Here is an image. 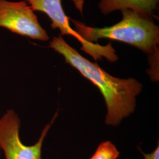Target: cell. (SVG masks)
Masks as SVG:
<instances>
[{
	"label": "cell",
	"mask_w": 159,
	"mask_h": 159,
	"mask_svg": "<svg viewBox=\"0 0 159 159\" xmlns=\"http://www.w3.org/2000/svg\"><path fill=\"white\" fill-rule=\"evenodd\" d=\"M119 156V151L113 143L106 141L98 146L90 159H117Z\"/></svg>",
	"instance_id": "7"
},
{
	"label": "cell",
	"mask_w": 159,
	"mask_h": 159,
	"mask_svg": "<svg viewBox=\"0 0 159 159\" xmlns=\"http://www.w3.org/2000/svg\"><path fill=\"white\" fill-rule=\"evenodd\" d=\"M140 151L143 155V157L144 159H159V144L153 152H152L150 153H145L140 149Z\"/></svg>",
	"instance_id": "8"
},
{
	"label": "cell",
	"mask_w": 159,
	"mask_h": 159,
	"mask_svg": "<svg viewBox=\"0 0 159 159\" xmlns=\"http://www.w3.org/2000/svg\"><path fill=\"white\" fill-rule=\"evenodd\" d=\"M55 117L51 123L44 127L38 142L31 146L23 143L20 137V119L12 110H8L0 118V150L6 159H43L41 150L46 135Z\"/></svg>",
	"instance_id": "4"
},
{
	"label": "cell",
	"mask_w": 159,
	"mask_h": 159,
	"mask_svg": "<svg viewBox=\"0 0 159 159\" xmlns=\"http://www.w3.org/2000/svg\"><path fill=\"white\" fill-rule=\"evenodd\" d=\"M31 7L33 10L45 13L51 20L52 29H58L61 35L73 36L81 44V50L90 54L94 60L106 57L111 62L116 61L118 57L115 50L109 43L107 46H101L98 43H91L84 39L77 31L73 29L69 23V17L64 11L62 0H24Z\"/></svg>",
	"instance_id": "3"
},
{
	"label": "cell",
	"mask_w": 159,
	"mask_h": 159,
	"mask_svg": "<svg viewBox=\"0 0 159 159\" xmlns=\"http://www.w3.org/2000/svg\"><path fill=\"white\" fill-rule=\"evenodd\" d=\"M0 152H1V150H0Z\"/></svg>",
	"instance_id": "9"
},
{
	"label": "cell",
	"mask_w": 159,
	"mask_h": 159,
	"mask_svg": "<svg viewBox=\"0 0 159 159\" xmlns=\"http://www.w3.org/2000/svg\"><path fill=\"white\" fill-rule=\"evenodd\" d=\"M122 20L112 26L95 28L69 18L74 30L91 43L99 39L116 40L134 46L149 56L159 52V28L153 19L143 17L131 10L121 11Z\"/></svg>",
	"instance_id": "2"
},
{
	"label": "cell",
	"mask_w": 159,
	"mask_h": 159,
	"mask_svg": "<svg viewBox=\"0 0 159 159\" xmlns=\"http://www.w3.org/2000/svg\"><path fill=\"white\" fill-rule=\"evenodd\" d=\"M159 0H100L101 12L107 15L112 12L131 10L143 17L153 19Z\"/></svg>",
	"instance_id": "6"
},
{
	"label": "cell",
	"mask_w": 159,
	"mask_h": 159,
	"mask_svg": "<svg viewBox=\"0 0 159 159\" xmlns=\"http://www.w3.org/2000/svg\"><path fill=\"white\" fill-rule=\"evenodd\" d=\"M49 46L64 57L66 63L77 69L99 89L107 108L106 125H119L123 119L134 113L136 97L143 90L140 82L133 78L123 79L111 75L96 63L82 56L68 44L61 34L54 37Z\"/></svg>",
	"instance_id": "1"
},
{
	"label": "cell",
	"mask_w": 159,
	"mask_h": 159,
	"mask_svg": "<svg viewBox=\"0 0 159 159\" xmlns=\"http://www.w3.org/2000/svg\"><path fill=\"white\" fill-rule=\"evenodd\" d=\"M0 27L34 40H50L47 31L40 25L38 17L25 1L0 0Z\"/></svg>",
	"instance_id": "5"
}]
</instances>
